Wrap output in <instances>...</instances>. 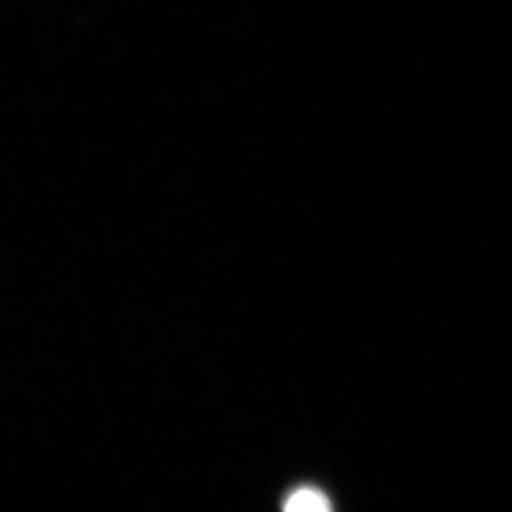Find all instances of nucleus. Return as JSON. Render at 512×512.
<instances>
[{"mask_svg":"<svg viewBox=\"0 0 512 512\" xmlns=\"http://www.w3.org/2000/svg\"><path fill=\"white\" fill-rule=\"evenodd\" d=\"M284 510L288 512H328L332 510L330 498L313 486H300L285 498Z\"/></svg>","mask_w":512,"mask_h":512,"instance_id":"obj_1","label":"nucleus"}]
</instances>
